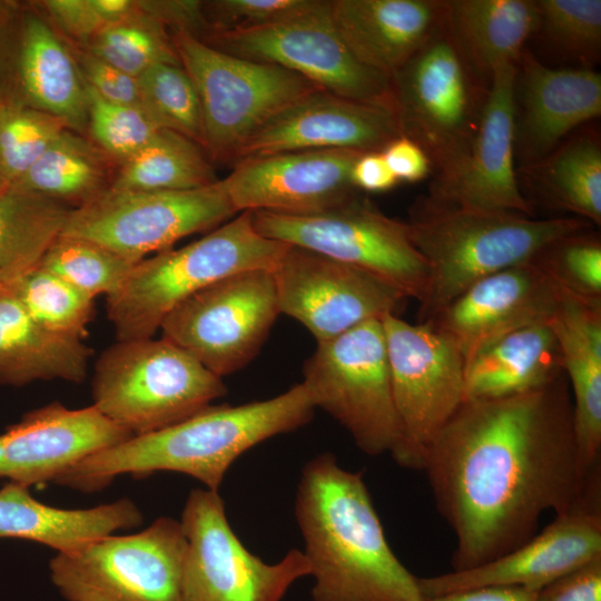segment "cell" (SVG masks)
Returning a JSON list of instances; mask_svg holds the SVG:
<instances>
[{
    "instance_id": "cell-1",
    "label": "cell",
    "mask_w": 601,
    "mask_h": 601,
    "mask_svg": "<svg viewBox=\"0 0 601 601\" xmlns=\"http://www.w3.org/2000/svg\"><path fill=\"white\" fill-rule=\"evenodd\" d=\"M422 471L455 535L452 571H464L531 539L541 515L573 505L600 465L581 462L563 373L522 394L463 401L430 444Z\"/></svg>"
},
{
    "instance_id": "cell-2",
    "label": "cell",
    "mask_w": 601,
    "mask_h": 601,
    "mask_svg": "<svg viewBox=\"0 0 601 601\" xmlns=\"http://www.w3.org/2000/svg\"><path fill=\"white\" fill-rule=\"evenodd\" d=\"M295 514L313 601H425L386 540L362 472L331 453L315 456L302 470Z\"/></svg>"
},
{
    "instance_id": "cell-3",
    "label": "cell",
    "mask_w": 601,
    "mask_h": 601,
    "mask_svg": "<svg viewBox=\"0 0 601 601\" xmlns=\"http://www.w3.org/2000/svg\"><path fill=\"white\" fill-rule=\"evenodd\" d=\"M315 406L303 383L265 400L242 405H210L165 428L132 435L79 461L56 483L92 492L121 474L168 471L189 475L218 491L243 453L278 434L307 424Z\"/></svg>"
},
{
    "instance_id": "cell-4",
    "label": "cell",
    "mask_w": 601,
    "mask_h": 601,
    "mask_svg": "<svg viewBox=\"0 0 601 601\" xmlns=\"http://www.w3.org/2000/svg\"><path fill=\"white\" fill-rule=\"evenodd\" d=\"M406 223L427 265L420 323L477 280L532 262L551 242L591 225L572 216L536 219L514 211L439 205L424 197Z\"/></svg>"
},
{
    "instance_id": "cell-5",
    "label": "cell",
    "mask_w": 601,
    "mask_h": 601,
    "mask_svg": "<svg viewBox=\"0 0 601 601\" xmlns=\"http://www.w3.org/2000/svg\"><path fill=\"white\" fill-rule=\"evenodd\" d=\"M286 246L259 234L253 211L245 210L188 245L144 258L107 297L117 341L154 337L184 300L233 274L273 269Z\"/></svg>"
},
{
    "instance_id": "cell-6",
    "label": "cell",
    "mask_w": 601,
    "mask_h": 601,
    "mask_svg": "<svg viewBox=\"0 0 601 601\" xmlns=\"http://www.w3.org/2000/svg\"><path fill=\"white\" fill-rule=\"evenodd\" d=\"M390 85L401 135L436 171L431 188L451 183L470 156L490 85L466 62L446 23L390 76Z\"/></svg>"
},
{
    "instance_id": "cell-7",
    "label": "cell",
    "mask_w": 601,
    "mask_h": 601,
    "mask_svg": "<svg viewBox=\"0 0 601 601\" xmlns=\"http://www.w3.org/2000/svg\"><path fill=\"white\" fill-rule=\"evenodd\" d=\"M226 393L221 377L164 337L117 341L91 381L92 406L131 435L181 422Z\"/></svg>"
},
{
    "instance_id": "cell-8",
    "label": "cell",
    "mask_w": 601,
    "mask_h": 601,
    "mask_svg": "<svg viewBox=\"0 0 601 601\" xmlns=\"http://www.w3.org/2000/svg\"><path fill=\"white\" fill-rule=\"evenodd\" d=\"M171 37L199 96L204 148L211 161L233 165L244 142L268 119L322 90L279 66L228 55L186 33Z\"/></svg>"
},
{
    "instance_id": "cell-9",
    "label": "cell",
    "mask_w": 601,
    "mask_h": 601,
    "mask_svg": "<svg viewBox=\"0 0 601 601\" xmlns=\"http://www.w3.org/2000/svg\"><path fill=\"white\" fill-rule=\"evenodd\" d=\"M303 376L314 406L344 426L363 453L395 452L401 433L382 319L317 343Z\"/></svg>"
},
{
    "instance_id": "cell-10",
    "label": "cell",
    "mask_w": 601,
    "mask_h": 601,
    "mask_svg": "<svg viewBox=\"0 0 601 601\" xmlns=\"http://www.w3.org/2000/svg\"><path fill=\"white\" fill-rule=\"evenodd\" d=\"M263 236L304 247L361 268L418 303L427 265L414 246L406 221L392 218L357 194L329 210L304 216L253 211Z\"/></svg>"
},
{
    "instance_id": "cell-11",
    "label": "cell",
    "mask_w": 601,
    "mask_h": 601,
    "mask_svg": "<svg viewBox=\"0 0 601 601\" xmlns=\"http://www.w3.org/2000/svg\"><path fill=\"white\" fill-rule=\"evenodd\" d=\"M186 539L179 521L160 516L132 534H109L49 562L67 601H181Z\"/></svg>"
},
{
    "instance_id": "cell-12",
    "label": "cell",
    "mask_w": 601,
    "mask_h": 601,
    "mask_svg": "<svg viewBox=\"0 0 601 601\" xmlns=\"http://www.w3.org/2000/svg\"><path fill=\"white\" fill-rule=\"evenodd\" d=\"M236 214L221 179L189 190L109 188L71 209L62 235L90 240L138 263L186 236L213 230Z\"/></svg>"
},
{
    "instance_id": "cell-13",
    "label": "cell",
    "mask_w": 601,
    "mask_h": 601,
    "mask_svg": "<svg viewBox=\"0 0 601 601\" xmlns=\"http://www.w3.org/2000/svg\"><path fill=\"white\" fill-rule=\"evenodd\" d=\"M179 523L186 539L181 601H282L296 580L311 574L297 549L274 564L250 553L233 531L218 491L193 490Z\"/></svg>"
},
{
    "instance_id": "cell-14",
    "label": "cell",
    "mask_w": 601,
    "mask_h": 601,
    "mask_svg": "<svg viewBox=\"0 0 601 601\" xmlns=\"http://www.w3.org/2000/svg\"><path fill=\"white\" fill-rule=\"evenodd\" d=\"M394 405L400 424L395 462L422 471L424 455L464 400L466 362L425 323L382 318Z\"/></svg>"
},
{
    "instance_id": "cell-15",
    "label": "cell",
    "mask_w": 601,
    "mask_h": 601,
    "mask_svg": "<svg viewBox=\"0 0 601 601\" xmlns=\"http://www.w3.org/2000/svg\"><path fill=\"white\" fill-rule=\"evenodd\" d=\"M280 314L272 269L243 270L197 292L161 323V337L221 377L245 367Z\"/></svg>"
},
{
    "instance_id": "cell-16",
    "label": "cell",
    "mask_w": 601,
    "mask_h": 601,
    "mask_svg": "<svg viewBox=\"0 0 601 601\" xmlns=\"http://www.w3.org/2000/svg\"><path fill=\"white\" fill-rule=\"evenodd\" d=\"M204 41L228 55L290 70L326 92L392 107L390 77L351 52L332 21L329 0L279 23L217 33Z\"/></svg>"
},
{
    "instance_id": "cell-17",
    "label": "cell",
    "mask_w": 601,
    "mask_h": 601,
    "mask_svg": "<svg viewBox=\"0 0 601 601\" xmlns=\"http://www.w3.org/2000/svg\"><path fill=\"white\" fill-rule=\"evenodd\" d=\"M272 272L280 313L302 323L317 343L397 315L408 299L361 268L295 245L287 244Z\"/></svg>"
},
{
    "instance_id": "cell-18",
    "label": "cell",
    "mask_w": 601,
    "mask_h": 601,
    "mask_svg": "<svg viewBox=\"0 0 601 601\" xmlns=\"http://www.w3.org/2000/svg\"><path fill=\"white\" fill-rule=\"evenodd\" d=\"M0 100L48 112L79 134L87 129L76 58L35 3L0 2Z\"/></svg>"
},
{
    "instance_id": "cell-19",
    "label": "cell",
    "mask_w": 601,
    "mask_h": 601,
    "mask_svg": "<svg viewBox=\"0 0 601 601\" xmlns=\"http://www.w3.org/2000/svg\"><path fill=\"white\" fill-rule=\"evenodd\" d=\"M601 556V477L595 475L569 509L514 550L464 571L417 578L424 599L484 587L538 592L558 578Z\"/></svg>"
},
{
    "instance_id": "cell-20",
    "label": "cell",
    "mask_w": 601,
    "mask_h": 601,
    "mask_svg": "<svg viewBox=\"0 0 601 601\" xmlns=\"http://www.w3.org/2000/svg\"><path fill=\"white\" fill-rule=\"evenodd\" d=\"M361 154L319 149L247 158L235 162L221 183L237 213L319 214L359 194L351 174Z\"/></svg>"
},
{
    "instance_id": "cell-21",
    "label": "cell",
    "mask_w": 601,
    "mask_h": 601,
    "mask_svg": "<svg viewBox=\"0 0 601 601\" xmlns=\"http://www.w3.org/2000/svg\"><path fill=\"white\" fill-rule=\"evenodd\" d=\"M559 300V289L529 262L477 280L422 323L447 338L467 364L506 334L550 323Z\"/></svg>"
},
{
    "instance_id": "cell-22",
    "label": "cell",
    "mask_w": 601,
    "mask_h": 601,
    "mask_svg": "<svg viewBox=\"0 0 601 601\" xmlns=\"http://www.w3.org/2000/svg\"><path fill=\"white\" fill-rule=\"evenodd\" d=\"M398 136L401 131L392 107L316 90L268 119L244 142L234 164L298 150L382 151Z\"/></svg>"
},
{
    "instance_id": "cell-23",
    "label": "cell",
    "mask_w": 601,
    "mask_h": 601,
    "mask_svg": "<svg viewBox=\"0 0 601 601\" xmlns=\"http://www.w3.org/2000/svg\"><path fill=\"white\" fill-rule=\"evenodd\" d=\"M515 78L516 62L495 67L467 161L451 183L430 188L428 201L533 217L515 169Z\"/></svg>"
},
{
    "instance_id": "cell-24",
    "label": "cell",
    "mask_w": 601,
    "mask_h": 601,
    "mask_svg": "<svg viewBox=\"0 0 601 601\" xmlns=\"http://www.w3.org/2000/svg\"><path fill=\"white\" fill-rule=\"evenodd\" d=\"M132 436L92 405L35 408L0 434V477L30 487L57 479L89 455Z\"/></svg>"
},
{
    "instance_id": "cell-25",
    "label": "cell",
    "mask_w": 601,
    "mask_h": 601,
    "mask_svg": "<svg viewBox=\"0 0 601 601\" xmlns=\"http://www.w3.org/2000/svg\"><path fill=\"white\" fill-rule=\"evenodd\" d=\"M601 115V76L592 68H551L525 47L516 63L514 150L521 167L553 151Z\"/></svg>"
},
{
    "instance_id": "cell-26",
    "label": "cell",
    "mask_w": 601,
    "mask_h": 601,
    "mask_svg": "<svg viewBox=\"0 0 601 601\" xmlns=\"http://www.w3.org/2000/svg\"><path fill=\"white\" fill-rule=\"evenodd\" d=\"M329 13L356 59L390 77L444 26L446 1L329 0Z\"/></svg>"
},
{
    "instance_id": "cell-27",
    "label": "cell",
    "mask_w": 601,
    "mask_h": 601,
    "mask_svg": "<svg viewBox=\"0 0 601 601\" xmlns=\"http://www.w3.org/2000/svg\"><path fill=\"white\" fill-rule=\"evenodd\" d=\"M550 326L571 391L578 452L584 467L593 470L601 455V303L560 292Z\"/></svg>"
},
{
    "instance_id": "cell-28",
    "label": "cell",
    "mask_w": 601,
    "mask_h": 601,
    "mask_svg": "<svg viewBox=\"0 0 601 601\" xmlns=\"http://www.w3.org/2000/svg\"><path fill=\"white\" fill-rule=\"evenodd\" d=\"M142 519L140 509L128 497L88 509H61L39 502L28 486L14 482L0 489V538L30 540L57 553L134 529Z\"/></svg>"
},
{
    "instance_id": "cell-29",
    "label": "cell",
    "mask_w": 601,
    "mask_h": 601,
    "mask_svg": "<svg viewBox=\"0 0 601 601\" xmlns=\"http://www.w3.org/2000/svg\"><path fill=\"white\" fill-rule=\"evenodd\" d=\"M92 351L82 339L37 323L10 290L0 292V385L37 381L81 383Z\"/></svg>"
},
{
    "instance_id": "cell-30",
    "label": "cell",
    "mask_w": 601,
    "mask_h": 601,
    "mask_svg": "<svg viewBox=\"0 0 601 601\" xmlns=\"http://www.w3.org/2000/svg\"><path fill=\"white\" fill-rule=\"evenodd\" d=\"M563 373L550 323L526 326L493 342L466 364L463 401L522 394Z\"/></svg>"
},
{
    "instance_id": "cell-31",
    "label": "cell",
    "mask_w": 601,
    "mask_h": 601,
    "mask_svg": "<svg viewBox=\"0 0 601 601\" xmlns=\"http://www.w3.org/2000/svg\"><path fill=\"white\" fill-rule=\"evenodd\" d=\"M445 23L472 70L490 85L504 61H519L538 23L535 0H446Z\"/></svg>"
},
{
    "instance_id": "cell-32",
    "label": "cell",
    "mask_w": 601,
    "mask_h": 601,
    "mask_svg": "<svg viewBox=\"0 0 601 601\" xmlns=\"http://www.w3.org/2000/svg\"><path fill=\"white\" fill-rule=\"evenodd\" d=\"M542 201L595 226L601 225V140L585 128L544 158L516 170Z\"/></svg>"
},
{
    "instance_id": "cell-33",
    "label": "cell",
    "mask_w": 601,
    "mask_h": 601,
    "mask_svg": "<svg viewBox=\"0 0 601 601\" xmlns=\"http://www.w3.org/2000/svg\"><path fill=\"white\" fill-rule=\"evenodd\" d=\"M118 165L90 139L63 129L11 187L77 208L111 187Z\"/></svg>"
},
{
    "instance_id": "cell-34",
    "label": "cell",
    "mask_w": 601,
    "mask_h": 601,
    "mask_svg": "<svg viewBox=\"0 0 601 601\" xmlns=\"http://www.w3.org/2000/svg\"><path fill=\"white\" fill-rule=\"evenodd\" d=\"M71 207L8 186L0 191V272L14 279L37 267L62 235Z\"/></svg>"
},
{
    "instance_id": "cell-35",
    "label": "cell",
    "mask_w": 601,
    "mask_h": 601,
    "mask_svg": "<svg viewBox=\"0 0 601 601\" xmlns=\"http://www.w3.org/2000/svg\"><path fill=\"white\" fill-rule=\"evenodd\" d=\"M205 148L168 129H159L135 156L117 167L110 188L189 190L216 183Z\"/></svg>"
},
{
    "instance_id": "cell-36",
    "label": "cell",
    "mask_w": 601,
    "mask_h": 601,
    "mask_svg": "<svg viewBox=\"0 0 601 601\" xmlns=\"http://www.w3.org/2000/svg\"><path fill=\"white\" fill-rule=\"evenodd\" d=\"M85 46L89 53L136 78L159 63L180 65L173 37L140 8L129 18L104 27Z\"/></svg>"
},
{
    "instance_id": "cell-37",
    "label": "cell",
    "mask_w": 601,
    "mask_h": 601,
    "mask_svg": "<svg viewBox=\"0 0 601 601\" xmlns=\"http://www.w3.org/2000/svg\"><path fill=\"white\" fill-rule=\"evenodd\" d=\"M10 290L45 328L79 339L88 334L95 299L52 272L38 265L18 278Z\"/></svg>"
},
{
    "instance_id": "cell-38",
    "label": "cell",
    "mask_w": 601,
    "mask_h": 601,
    "mask_svg": "<svg viewBox=\"0 0 601 601\" xmlns=\"http://www.w3.org/2000/svg\"><path fill=\"white\" fill-rule=\"evenodd\" d=\"M142 111L159 129L178 132L204 147L197 89L181 65L159 63L138 78Z\"/></svg>"
},
{
    "instance_id": "cell-39",
    "label": "cell",
    "mask_w": 601,
    "mask_h": 601,
    "mask_svg": "<svg viewBox=\"0 0 601 601\" xmlns=\"http://www.w3.org/2000/svg\"><path fill=\"white\" fill-rule=\"evenodd\" d=\"M136 264L90 240L61 235L39 266L95 299L101 294L109 297L117 293Z\"/></svg>"
},
{
    "instance_id": "cell-40",
    "label": "cell",
    "mask_w": 601,
    "mask_h": 601,
    "mask_svg": "<svg viewBox=\"0 0 601 601\" xmlns=\"http://www.w3.org/2000/svg\"><path fill=\"white\" fill-rule=\"evenodd\" d=\"M535 6L534 33L561 59L591 69L601 52V1L535 0Z\"/></svg>"
},
{
    "instance_id": "cell-41",
    "label": "cell",
    "mask_w": 601,
    "mask_h": 601,
    "mask_svg": "<svg viewBox=\"0 0 601 601\" xmlns=\"http://www.w3.org/2000/svg\"><path fill=\"white\" fill-rule=\"evenodd\" d=\"M532 263L562 293L601 303V238L589 228L548 244Z\"/></svg>"
},
{
    "instance_id": "cell-42",
    "label": "cell",
    "mask_w": 601,
    "mask_h": 601,
    "mask_svg": "<svg viewBox=\"0 0 601 601\" xmlns=\"http://www.w3.org/2000/svg\"><path fill=\"white\" fill-rule=\"evenodd\" d=\"M66 128L48 112L0 100V171L7 186L23 176Z\"/></svg>"
},
{
    "instance_id": "cell-43",
    "label": "cell",
    "mask_w": 601,
    "mask_h": 601,
    "mask_svg": "<svg viewBox=\"0 0 601 601\" xmlns=\"http://www.w3.org/2000/svg\"><path fill=\"white\" fill-rule=\"evenodd\" d=\"M86 88L90 140L119 166L140 151L159 128L141 109L110 102L87 83Z\"/></svg>"
},
{
    "instance_id": "cell-44",
    "label": "cell",
    "mask_w": 601,
    "mask_h": 601,
    "mask_svg": "<svg viewBox=\"0 0 601 601\" xmlns=\"http://www.w3.org/2000/svg\"><path fill=\"white\" fill-rule=\"evenodd\" d=\"M323 3L324 0H215L204 1V12L213 36L279 23L312 12Z\"/></svg>"
},
{
    "instance_id": "cell-45",
    "label": "cell",
    "mask_w": 601,
    "mask_h": 601,
    "mask_svg": "<svg viewBox=\"0 0 601 601\" xmlns=\"http://www.w3.org/2000/svg\"><path fill=\"white\" fill-rule=\"evenodd\" d=\"M83 81L104 99L141 109L138 79L82 51L76 58ZM142 110V109H141Z\"/></svg>"
},
{
    "instance_id": "cell-46",
    "label": "cell",
    "mask_w": 601,
    "mask_h": 601,
    "mask_svg": "<svg viewBox=\"0 0 601 601\" xmlns=\"http://www.w3.org/2000/svg\"><path fill=\"white\" fill-rule=\"evenodd\" d=\"M139 8L160 22L173 35L186 33L200 40L211 35L204 12V1L148 0L137 1Z\"/></svg>"
},
{
    "instance_id": "cell-47",
    "label": "cell",
    "mask_w": 601,
    "mask_h": 601,
    "mask_svg": "<svg viewBox=\"0 0 601 601\" xmlns=\"http://www.w3.org/2000/svg\"><path fill=\"white\" fill-rule=\"evenodd\" d=\"M36 4L69 38L88 43L104 27L90 0H43Z\"/></svg>"
},
{
    "instance_id": "cell-48",
    "label": "cell",
    "mask_w": 601,
    "mask_h": 601,
    "mask_svg": "<svg viewBox=\"0 0 601 601\" xmlns=\"http://www.w3.org/2000/svg\"><path fill=\"white\" fill-rule=\"evenodd\" d=\"M535 601H601V556L543 587Z\"/></svg>"
},
{
    "instance_id": "cell-49",
    "label": "cell",
    "mask_w": 601,
    "mask_h": 601,
    "mask_svg": "<svg viewBox=\"0 0 601 601\" xmlns=\"http://www.w3.org/2000/svg\"><path fill=\"white\" fill-rule=\"evenodd\" d=\"M382 155L397 181L417 183L432 173L425 151L413 140L398 136L390 141Z\"/></svg>"
},
{
    "instance_id": "cell-50",
    "label": "cell",
    "mask_w": 601,
    "mask_h": 601,
    "mask_svg": "<svg viewBox=\"0 0 601 601\" xmlns=\"http://www.w3.org/2000/svg\"><path fill=\"white\" fill-rule=\"evenodd\" d=\"M351 177L357 190L368 193L387 191L398 184L382 151L361 154L353 165Z\"/></svg>"
},
{
    "instance_id": "cell-51",
    "label": "cell",
    "mask_w": 601,
    "mask_h": 601,
    "mask_svg": "<svg viewBox=\"0 0 601 601\" xmlns=\"http://www.w3.org/2000/svg\"><path fill=\"white\" fill-rule=\"evenodd\" d=\"M425 601H535V592L512 587H484L446 593Z\"/></svg>"
},
{
    "instance_id": "cell-52",
    "label": "cell",
    "mask_w": 601,
    "mask_h": 601,
    "mask_svg": "<svg viewBox=\"0 0 601 601\" xmlns=\"http://www.w3.org/2000/svg\"><path fill=\"white\" fill-rule=\"evenodd\" d=\"M90 3L105 27L129 18L139 9L134 0H90Z\"/></svg>"
},
{
    "instance_id": "cell-53",
    "label": "cell",
    "mask_w": 601,
    "mask_h": 601,
    "mask_svg": "<svg viewBox=\"0 0 601 601\" xmlns=\"http://www.w3.org/2000/svg\"><path fill=\"white\" fill-rule=\"evenodd\" d=\"M17 279L0 272V292L9 288Z\"/></svg>"
},
{
    "instance_id": "cell-54",
    "label": "cell",
    "mask_w": 601,
    "mask_h": 601,
    "mask_svg": "<svg viewBox=\"0 0 601 601\" xmlns=\"http://www.w3.org/2000/svg\"><path fill=\"white\" fill-rule=\"evenodd\" d=\"M7 187L8 186H7V184H6L4 179H3V176H2V174L0 171V191L3 190Z\"/></svg>"
}]
</instances>
